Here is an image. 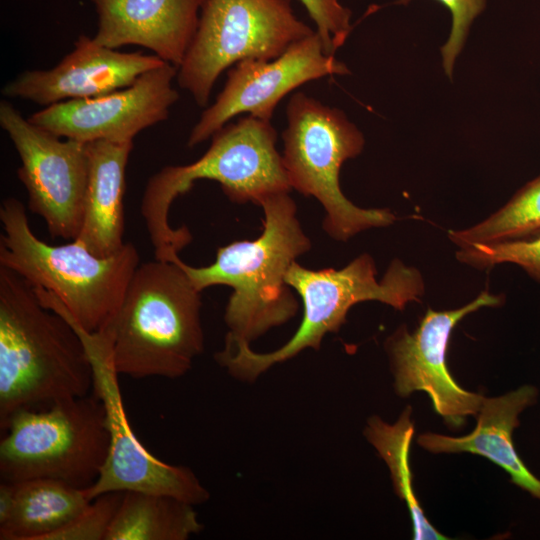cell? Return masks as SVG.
Segmentation results:
<instances>
[{"mask_svg": "<svg viewBox=\"0 0 540 540\" xmlns=\"http://www.w3.org/2000/svg\"><path fill=\"white\" fill-rule=\"evenodd\" d=\"M285 282L303 302V319L292 338L279 349L257 353L248 344H225L216 361L235 378L255 380L272 365L284 362L306 348L318 350L328 332H336L349 309L360 302L376 300L403 310L410 302H420L425 292L422 274L415 267L394 259L383 278L369 254H362L344 268L307 269L296 261L289 267Z\"/></svg>", "mask_w": 540, "mask_h": 540, "instance_id": "cell-6", "label": "cell"}, {"mask_svg": "<svg viewBox=\"0 0 540 540\" xmlns=\"http://www.w3.org/2000/svg\"><path fill=\"white\" fill-rule=\"evenodd\" d=\"M411 0H398L397 4H408ZM442 3L452 15V27L447 42L441 47L443 68L448 77L458 54L461 52L469 27L474 18L485 7V0H437Z\"/></svg>", "mask_w": 540, "mask_h": 540, "instance_id": "cell-26", "label": "cell"}, {"mask_svg": "<svg viewBox=\"0 0 540 540\" xmlns=\"http://www.w3.org/2000/svg\"><path fill=\"white\" fill-rule=\"evenodd\" d=\"M97 17L94 41L117 49L139 45L179 67L196 34L206 0H91Z\"/></svg>", "mask_w": 540, "mask_h": 540, "instance_id": "cell-16", "label": "cell"}, {"mask_svg": "<svg viewBox=\"0 0 540 540\" xmlns=\"http://www.w3.org/2000/svg\"><path fill=\"white\" fill-rule=\"evenodd\" d=\"M537 397V388L526 384L504 395L484 398L470 434L451 437L424 433L418 437V444L433 453L470 452L483 456L504 469L513 484L540 500V479L522 461L512 439L520 414L535 404Z\"/></svg>", "mask_w": 540, "mask_h": 540, "instance_id": "cell-17", "label": "cell"}, {"mask_svg": "<svg viewBox=\"0 0 540 540\" xmlns=\"http://www.w3.org/2000/svg\"><path fill=\"white\" fill-rule=\"evenodd\" d=\"M315 31L291 0H206L177 82L206 107L220 74L245 59L271 60Z\"/></svg>", "mask_w": 540, "mask_h": 540, "instance_id": "cell-9", "label": "cell"}, {"mask_svg": "<svg viewBox=\"0 0 540 540\" xmlns=\"http://www.w3.org/2000/svg\"><path fill=\"white\" fill-rule=\"evenodd\" d=\"M503 303L502 295L481 292L466 305L435 311L429 308L415 331L400 327L386 342L400 396L423 391L434 410L452 426H460L469 415H476L484 397L458 385L447 366V350L453 329L468 314L482 307Z\"/></svg>", "mask_w": 540, "mask_h": 540, "instance_id": "cell-13", "label": "cell"}, {"mask_svg": "<svg viewBox=\"0 0 540 540\" xmlns=\"http://www.w3.org/2000/svg\"><path fill=\"white\" fill-rule=\"evenodd\" d=\"M124 492H107L94 498L71 522L47 540H105Z\"/></svg>", "mask_w": 540, "mask_h": 540, "instance_id": "cell-24", "label": "cell"}, {"mask_svg": "<svg viewBox=\"0 0 540 540\" xmlns=\"http://www.w3.org/2000/svg\"><path fill=\"white\" fill-rule=\"evenodd\" d=\"M456 258L478 270L512 263L540 283V231L521 238L459 248Z\"/></svg>", "mask_w": 540, "mask_h": 540, "instance_id": "cell-23", "label": "cell"}, {"mask_svg": "<svg viewBox=\"0 0 540 540\" xmlns=\"http://www.w3.org/2000/svg\"><path fill=\"white\" fill-rule=\"evenodd\" d=\"M93 369L68 321L33 287L0 266V429L20 409L88 395Z\"/></svg>", "mask_w": 540, "mask_h": 540, "instance_id": "cell-1", "label": "cell"}, {"mask_svg": "<svg viewBox=\"0 0 540 540\" xmlns=\"http://www.w3.org/2000/svg\"><path fill=\"white\" fill-rule=\"evenodd\" d=\"M349 73L344 63L325 53L316 31L291 44L277 58L239 61L228 71L215 102L203 111L191 130L187 146L202 143L242 113L270 121L277 104L292 90L322 77Z\"/></svg>", "mask_w": 540, "mask_h": 540, "instance_id": "cell-12", "label": "cell"}, {"mask_svg": "<svg viewBox=\"0 0 540 540\" xmlns=\"http://www.w3.org/2000/svg\"><path fill=\"white\" fill-rule=\"evenodd\" d=\"M62 317L84 344L93 369L92 393L103 403L109 431L108 455L96 481L85 489L88 499L113 491H142L169 495L192 505L205 502L209 493L192 470L159 460L134 434L113 363L110 328L91 333Z\"/></svg>", "mask_w": 540, "mask_h": 540, "instance_id": "cell-10", "label": "cell"}, {"mask_svg": "<svg viewBox=\"0 0 540 540\" xmlns=\"http://www.w3.org/2000/svg\"><path fill=\"white\" fill-rule=\"evenodd\" d=\"M0 126L19 155L17 174L29 210L45 221L52 237L76 239L88 181L87 144L33 124L6 100L0 102Z\"/></svg>", "mask_w": 540, "mask_h": 540, "instance_id": "cell-11", "label": "cell"}, {"mask_svg": "<svg viewBox=\"0 0 540 540\" xmlns=\"http://www.w3.org/2000/svg\"><path fill=\"white\" fill-rule=\"evenodd\" d=\"M276 131L270 121L253 116L226 124L212 135L206 153L194 163L166 166L146 185L141 214L155 250V259L171 261L190 243L186 227L174 229L168 219L174 200L196 180L218 182L227 197L256 205L272 194L289 192L282 157L276 149Z\"/></svg>", "mask_w": 540, "mask_h": 540, "instance_id": "cell-4", "label": "cell"}, {"mask_svg": "<svg viewBox=\"0 0 540 540\" xmlns=\"http://www.w3.org/2000/svg\"><path fill=\"white\" fill-rule=\"evenodd\" d=\"M286 116L281 157L289 184L321 203L326 214L323 228L331 238L346 241L361 231L395 222L390 210L360 208L341 191L342 164L364 147L362 133L343 111L297 92L288 102Z\"/></svg>", "mask_w": 540, "mask_h": 540, "instance_id": "cell-7", "label": "cell"}, {"mask_svg": "<svg viewBox=\"0 0 540 540\" xmlns=\"http://www.w3.org/2000/svg\"><path fill=\"white\" fill-rule=\"evenodd\" d=\"M192 506L169 495L124 491L105 540H186L203 529Z\"/></svg>", "mask_w": 540, "mask_h": 540, "instance_id": "cell-20", "label": "cell"}, {"mask_svg": "<svg viewBox=\"0 0 540 540\" xmlns=\"http://www.w3.org/2000/svg\"><path fill=\"white\" fill-rule=\"evenodd\" d=\"M90 502L85 489L62 481L37 478L15 482L10 514L0 525V539L47 540Z\"/></svg>", "mask_w": 540, "mask_h": 540, "instance_id": "cell-19", "label": "cell"}, {"mask_svg": "<svg viewBox=\"0 0 540 540\" xmlns=\"http://www.w3.org/2000/svg\"><path fill=\"white\" fill-rule=\"evenodd\" d=\"M316 25L325 53L334 55L351 30V11L339 0H299Z\"/></svg>", "mask_w": 540, "mask_h": 540, "instance_id": "cell-25", "label": "cell"}, {"mask_svg": "<svg viewBox=\"0 0 540 540\" xmlns=\"http://www.w3.org/2000/svg\"><path fill=\"white\" fill-rule=\"evenodd\" d=\"M89 157L83 220L76 240L99 257L118 253L125 245V175L133 141L86 143ZM75 240V239H74Z\"/></svg>", "mask_w": 540, "mask_h": 540, "instance_id": "cell-18", "label": "cell"}, {"mask_svg": "<svg viewBox=\"0 0 540 540\" xmlns=\"http://www.w3.org/2000/svg\"><path fill=\"white\" fill-rule=\"evenodd\" d=\"M0 441V479L47 478L80 489L98 478L109 451L103 403L93 393L44 409H20Z\"/></svg>", "mask_w": 540, "mask_h": 540, "instance_id": "cell-8", "label": "cell"}, {"mask_svg": "<svg viewBox=\"0 0 540 540\" xmlns=\"http://www.w3.org/2000/svg\"><path fill=\"white\" fill-rule=\"evenodd\" d=\"M164 62L156 55L119 52L80 35L73 50L56 66L24 71L1 92L5 97L43 106L98 97L131 86L142 74Z\"/></svg>", "mask_w": 540, "mask_h": 540, "instance_id": "cell-15", "label": "cell"}, {"mask_svg": "<svg viewBox=\"0 0 540 540\" xmlns=\"http://www.w3.org/2000/svg\"><path fill=\"white\" fill-rule=\"evenodd\" d=\"M365 435L387 463L394 489L407 504L413 523V538L447 539L429 523L413 490L409 465L410 444L414 435L411 407H406L394 424H388L377 416L371 417Z\"/></svg>", "mask_w": 540, "mask_h": 540, "instance_id": "cell-21", "label": "cell"}, {"mask_svg": "<svg viewBox=\"0 0 540 540\" xmlns=\"http://www.w3.org/2000/svg\"><path fill=\"white\" fill-rule=\"evenodd\" d=\"M258 205L265 219L257 239L219 247L215 261L204 267L187 265L179 256L172 260L199 291L215 285L233 289L224 315L229 328L226 344L249 345L269 329L290 320L298 310L285 276L296 258L310 249V240L301 228L295 202L288 192L269 195Z\"/></svg>", "mask_w": 540, "mask_h": 540, "instance_id": "cell-3", "label": "cell"}, {"mask_svg": "<svg viewBox=\"0 0 540 540\" xmlns=\"http://www.w3.org/2000/svg\"><path fill=\"white\" fill-rule=\"evenodd\" d=\"M0 220V266L32 287L40 302L88 332L106 330L114 321L129 282L140 264L132 243L109 257H99L78 240L49 245L30 228L25 206L3 200Z\"/></svg>", "mask_w": 540, "mask_h": 540, "instance_id": "cell-2", "label": "cell"}, {"mask_svg": "<svg viewBox=\"0 0 540 540\" xmlns=\"http://www.w3.org/2000/svg\"><path fill=\"white\" fill-rule=\"evenodd\" d=\"M540 231V175L526 183L485 220L460 230H449L459 248L532 235Z\"/></svg>", "mask_w": 540, "mask_h": 540, "instance_id": "cell-22", "label": "cell"}, {"mask_svg": "<svg viewBox=\"0 0 540 540\" xmlns=\"http://www.w3.org/2000/svg\"><path fill=\"white\" fill-rule=\"evenodd\" d=\"M200 293L175 261L139 264L109 326L118 374L183 376L204 348Z\"/></svg>", "mask_w": 540, "mask_h": 540, "instance_id": "cell-5", "label": "cell"}, {"mask_svg": "<svg viewBox=\"0 0 540 540\" xmlns=\"http://www.w3.org/2000/svg\"><path fill=\"white\" fill-rule=\"evenodd\" d=\"M177 72L178 67L164 62L127 88L58 102L28 119L54 135L83 143L130 142L142 130L168 118L170 107L179 99L172 86Z\"/></svg>", "mask_w": 540, "mask_h": 540, "instance_id": "cell-14", "label": "cell"}]
</instances>
